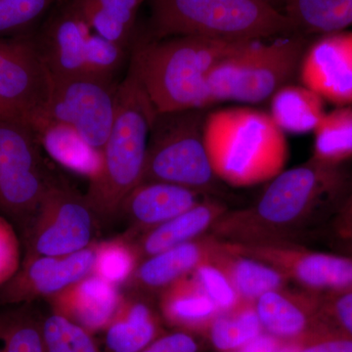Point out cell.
I'll return each instance as SVG.
<instances>
[{"label":"cell","mask_w":352,"mask_h":352,"mask_svg":"<svg viewBox=\"0 0 352 352\" xmlns=\"http://www.w3.org/2000/svg\"><path fill=\"white\" fill-rule=\"evenodd\" d=\"M351 177L344 164L311 159L268 182L256 203L227 210L208 234L233 244H296L330 208H337Z\"/></svg>","instance_id":"1"},{"label":"cell","mask_w":352,"mask_h":352,"mask_svg":"<svg viewBox=\"0 0 352 352\" xmlns=\"http://www.w3.org/2000/svg\"><path fill=\"white\" fill-rule=\"evenodd\" d=\"M249 43L199 36L145 41L134 48L129 66L157 113L207 109L208 74Z\"/></svg>","instance_id":"2"},{"label":"cell","mask_w":352,"mask_h":352,"mask_svg":"<svg viewBox=\"0 0 352 352\" xmlns=\"http://www.w3.org/2000/svg\"><path fill=\"white\" fill-rule=\"evenodd\" d=\"M205 142L215 175L232 187L270 182L285 170L289 146L270 113L252 107L208 112Z\"/></svg>","instance_id":"3"},{"label":"cell","mask_w":352,"mask_h":352,"mask_svg":"<svg viewBox=\"0 0 352 352\" xmlns=\"http://www.w3.org/2000/svg\"><path fill=\"white\" fill-rule=\"evenodd\" d=\"M156 109L133 69L118 88L117 111L103 149L102 168L90 179L85 199L97 220L120 214L122 201L142 182Z\"/></svg>","instance_id":"4"},{"label":"cell","mask_w":352,"mask_h":352,"mask_svg":"<svg viewBox=\"0 0 352 352\" xmlns=\"http://www.w3.org/2000/svg\"><path fill=\"white\" fill-rule=\"evenodd\" d=\"M151 38L199 36L252 43L296 34L276 7L259 0H149Z\"/></svg>","instance_id":"5"},{"label":"cell","mask_w":352,"mask_h":352,"mask_svg":"<svg viewBox=\"0 0 352 352\" xmlns=\"http://www.w3.org/2000/svg\"><path fill=\"white\" fill-rule=\"evenodd\" d=\"M307 36L254 41L215 65L208 76L210 105L219 102L259 104L293 83L308 46Z\"/></svg>","instance_id":"6"},{"label":"cell","mask_w":352,"mask_h":352,"mask_svg":"<svg viewBox=\"0 0 352 352\" xmlns=\"http://www.w3.org/2000/svg\"><path fill=\"white\" fill-rule=\"evenodd\" d=\"M206 108L157 113L141 182H166L205 195L219 194L220 180L205 142Z\"/></svg>","instance_id":"7"},{"label":"cell","mask_w":352,"mask_h":352,"mask_svg":"<svg viewBox=\"0 0 352 352\" xmlns=\"http://www.w3.org/2000/svg\"><path fill=\"white\" fill-rule=\"evenodd\" d=\"M41 147L29 122L0 115V210L24 229L55 182L44 164Z\"/></svg>","instance_id":"8"},{"label":"cell","mask_w":352,"mask_h":352,"mask_svg":"<svg viewBox=\"0 0 352 352\" xmlns=\"http://www.w3.org/2000/svg\"><path fill=\"white\" fill-rule=\"evenodd\" d=\"M97 219L85 195L55 182L25 228V256H61L91 244Z\"/></svg>","instance_id":"9"},{"label":"cell","mask_w":352,"mask_h":352,"mask_svg":"<svg viewBox=\"0 0 352 352\" xmlns=\"http://www.w3.org/2000/svg\"><path fill=\"white\" fill-rule=\"evenodd\" d=\"M118 88L119 83L113 80L87 73L53 82L43 124L68 126L90 147L102 152L115 120Z\"/></svg>","instance_id":"10"},{"label":"cell","mask_w":352,"mask_h":352,"mask_svg":"<svg viewBox=\"0 0 352 352\" xmlns=\"http://www.w3.org/2000/svg\"><path fill=\"white\" fill-rule=\"evenodd\" d=\"M52 89L34 39L0 38V115L24 120L36 131L45 120Z\"/></svg>","instance_id":"11"},{"label":"cell","mask_w":352,"mask_h":352,"mask_svg":"<svg viewBox=\"0 0 352 352\" xmlns=\"http://www.w3.org/2000/svg\"><path fill=\"white\" fill-rule=\"evenodd\" d=\"M227 244L233 251L270 264L289 282L307 291L325 294L352 289L351 256L311 251L296 244Z\"/></svg>","instance_id":"12"},{"label":"cell","mask_w":352,"mask_h":352,"mask_svg":"<svg viewBox=\"0 0 352 352\" xmlns=\"http://www.w3.org/2000/svg\"><path fill=\"white\" fill-rule=\"evenodd\" d=\"M96 242L61 256H25L12 279L0 287V305H21L59 293L92 274Z\"/></svg>","instance_id":"13"},{"label":"cell","mask_w":352,"mask_h":352,"mask_svg":"<svg viewBox=\"0 0 352 352\" xmlns=\"http://www.w3.org/2000/svg\"><path fill=\"white\" fill-rule=\"evenodd\" d=\"M302 85L323 100L352 104V32L323 34L308 44L298 69Z\"/></svg>","instance_id":"14"},{"label":"cell","mask_w":352,"mask_h":352,"mask_svg":"<svg viewBox=\"0 0 352 352\" xmlns=\"http://www.w3.org/2000/svg\"><path fill=\"white\" fill-rule=\"evenodd\" d=\"M91 29L72 1L50 16L36 41L53 82L85 73V47Z\"/></svg>","instance_id":"15"},{"label":"cell","mask_w":352,"mask_h":352,"mask_svg":"<svg viewBox=\"0 0 352 352\" xmlns=\"http://www.w3.org/2000/svg\"><path fill=\"white\" fill-rule=\"evenodd\" d=\"M263 332L281 342L298 340L321 325L320 294L285 288L267 292L254 302Z\"/></svg>","instance_id":"16"},{"label":"cell","mask_w":352,"mask_h":352,"mask_svg":"<svg viewBox=\"0 0 352 352\" xmlns=\"http://www.w3.org/2000/svg\"><path fill=\"white\" fill-rule=\"evenodd\" d=\"M220 241L212 234L176 245L141 261L127 282L131 292L159 295L180 278L191 274L201 264L212 261Z\"/></svg>","instance_id":"17"},{"label":"cell","mask_w":352,"mask_h":352,"mask_svg":"<svg viewBox=\"0 0 352 352\" xmlns=\"http://www.w3.org/2000/svg\"><path fill=\"white\" fill-rule=\"evenodd\" d=\"M122 296L118 287L90 274L47 298L53 314L61 315L94 335L105 330Z\"/></svg>","instance_id":"18"},{"label":"cell","mask_w":352,"mask_h":352,"mask_svg":"<svg viewBox=\"0 0 352 352\" xmlns=\"http://www.w3.org/2000/svg\"><path fill=\"white\" fill-rule=\"evenodd\" d=\"M208 195L166 182H141L122 201L120 212L132 230L143 234L194 207Z\"/></svg>","instance_id":"19"},{"label":"cell","mask_w":352,"mask_h":352,"mask_svg":"<svg viewBox=\"0 0 352 352\" xmlns=\"http://www.w3.org/2000/svg\"><path fill=\"white\" fill-rule=\"evenodd\" d=\"M149 296L131 292L122 302L105 332L109 352H140L164 333L159 309Z\"/></svg>","instance_id":"20"},{"label":"cell","mask_w":352,"mask_h":352,"mask_svg":"<svg viewBox=\"0 0 352 352\" xmlns=\"http://www.w3.org/2000/svg\"><path fill=\"white\" fill-rule=\"evenodd\" d=\"M228 208L215 199H204L186 212L141 234L135 240L141 261L210 232Z\"/></svg>","instance_id":"21"},{"label":"cell","mask_w":352,"mask_h":352,"mask_svg":"<svg viewBox=\"0 0 352 352\" xmlns=\"http://www.w3.org/2000/svg\"><path fill=\"white\" fill-rule=\"evenodd\" d=\"M162 319L176 330L205 335L219 309L191 274L159 294Z\"/></svg>","instance_id":"22"},{"label":"cell","mask_w":352,"mask_h":352,"mask_svg":"<svg viewBox=\"0 0 352 352\" xmlns=\"http://www.w3.org/2000/svg\"><path fill=\"white\" fill-rule=\"evenodd\" d=\"M212 263L229 278L241 300L248 302H256L267 292L285 288L289 283L276 268L233 251L223 241H220Z\"/></svg>","instance_id":"23"},{"label":"cell","mask_w":352,"mask_h":352,"mask_svg":"<svg viewBox=\"0 0 352 352\" xmlns=\"http://www.w3.org/2000/svg\"><path fill=\"white\" fill-rule=\"evenodd\" d=\"M296 34L323 36L352 27V0H282Z\"/></svg>","instance_id":"24"},{"label":"cell","mask_w":352,"mask_h":352,"mask_svg":"<svg viewBox=\"0 0 352 352\" xmlns=\"http://www.w3.org/2000/svg\"><path fill=\"white\" fill-rule=\"evenodd\" d=\"M270 116L286 133L314 131L325 115L321 96L302 85L289 83L270 99Z\"/></svg>","instance_id":"25"},{"label":"cell","mask_w":352,"mask_h":352,"mask_svg":"<svg viewBox=\"0 0 352 352\" xmlns=\"http://www.w3.org/2000/svg\"><path fill=\"white\" fill-rule=\"evenodd\" d=\"M39 142L50 156L65 168L92 179L102 168V152L90 147L73 129L45 124L36 131Z\"/></svg>","instance_id":"26"},{"label":"cell","mask_w":352,"mask_h":352,"mask_svg":"<svg viewBox=\"0 0 352 352\" xmlns=\"http://www.w3.org/2000/svg\"><path fill=\"white\" fill-rule=\"evenodd\" d=\"M263 333L254 302L241 300L236 307L219 312L205 337L215 351H237Z\"/></svg>","instance_id":"27"},{"label":"cell","mask_w":352,"mask_h":352,"mask_svg":"<svg viewBox=\"0 0 352 352\" xmlns=\"http://www.w3.org/2000/svg\"><path fill=\"white\" fill-rule=\"evenodd\" d=\"M314 135V159L331 164H346L352 157V107L325 113Z\"/></svg>","instance_id":"28"},{"label":"cell","mask_w":352,"mask_h":352,"mask_svg":"<svg viewBox=\"0 0 352 352\" xmlns=\"http://www.w3.org/2000/svg\"><path fill=\"white\" fill-rule=\"evenodd\" d=\"M141 261L131 236L96 242L92 274L118 287L129 281Z\"/></svg>","instance_id":"29"},{"label":"cell","mask_w":352,"mask_h":352,"mask_svg":"<svg viewBox=\"0 0 352 352\" xmlns=\"http://www.w3.org/2000/svg\"><path fill=\"white\" fill-rule=\"evenodd\" d=\"M27 305L0 312V352H44L41 321Z\"/></svg>","instance_id":"30"},{"label":"cell","mask_w":352,"mask_h":352,"mask_svg":"<svg viewBox=\"0 0 352 352\" xmlns=\"http://www.w3.org/2000/svg\"><path fill=\"white\" fill-rule=\"evenodd\" d=\"M44 352H100L92 333L61 315L41 321Z\"/></svg>","instance_id":"31"},{"label":"cell","mask_w":352,"mask_h":352,"mask_svg":"<svg viewBox=\"0 0 352 352\" xmlns=\"http://www.w3.org/2000/svg\"><path fill=\"white\" fill-rule=\"evenodd\" d=\"M126 56V46L91 32L85 47V73L113 80V76L122 69Z\"/></svg>","instance_id":"32"},{"label":"cell","mask_w":352,"mask_h":352,"mask_svg":"<svg viewBox=\"0 0 352 352\" xmlns=\"http://www.w3.org/2000/svg\"><path fill=\"white\" fill-rule=\"evenodd\" d=\"M58 0H0V36L17 34L34 25Z\"/></svg>","instance_id":"33"},{"label":"cell","mask_w":352,"mask_h":352,"mask_svg":"<svg viewBox=\"0 0 352 352\" xmlns=\"http://www.w3.org/2000/svg\"><path fill=\"white\" fill-rule=\"evenodd\" d=\"M191 275L220 312L231 309L242 300L229 278L212 261L201 264Z\"/></svg>","instance_id":"34"},{"label":"cell","mask_w":352,"mask_h":352,"mask_svg":"<svg viewBox=\"0 0 352 352\" xmlns=\"http://www.w3.org/2000/svg\"><path fill=\"white\" fill-rule=\"evenodd\" d=\"M298 342V352H352V338L326 321Z\"/></svg>","instance_id":"35"},{"label":"cell","mask_w":352,"mask_h":352,"mask_svg":"<svg viewBox=\"0 0 352 352\" xmlns=\"http://www.w3.org/2000/svg\"><path fill=\"white\" fill-rule=\"evenodd\" d=\"M320 298L326 322L352 338V289L320 294Z\"/></svg>","instance_id":"36"},{"label":"cell","mask_w":352,"mask_h":352,"mask_svg":"<svg viewBox=\"0 0 352 352\" xmlns=\"http://www.w3.org/2000/svg\"><path fill=\"white\" fill-rule=\"evenodd\" d=\"M22 261L17 233L8 220L0 217V287L12 279Z\"/></svg>","instance_id":"37"},{"label":"cell","mask_w":352,"mask_h":352,"mask_svg":"<svg viewBox=\"0 0 352 352\" xmlns=\"http://www.w3.org/2000/svg\"><path fill=\"white\" fill-rule=\"evenodd\" d=\"M332 231L337 243L352 258V178L344 198L336 208Z\"/></svg>","instance_id":"38"},{"label":"cell","mask_w":352,"mask_h":352,"mask_svg":"<svg viewBox=\"0 0 352 352\" xmlns=\"http://www.w3.org/2000/svg\"><path fill=\"white\" fill-rule=\"evenodd\" d=\"M140 352H200V344L194 333L175 330L164 332Z\"/></svg>","instance_id":"39"},{"label":"cell","mask_w":352,"mask_h":352,"mask_svg":"<svg viewBox=\"0 0 352 352\" xmlns=\"http://www.w3.org/2000/svg\"><path fill=\"white\" fill-rule=\"evenodd\" d=\"M111 17L135 27L139 8L147 0H82Z\"/></svg>","instance_id":"40"},{"label":"cell","mask_w":352,"mask_h":352,"mask_svg":"<svg viewBox=\"0 0 352 352\" xmlns=\"http://www.w3.org/2000/svg\"><path fill=\"white\" fill-rule=\"evenodd\" d=\"M300 351V344L298 340H291V342H283L276 352H298Z\"/></svg>","instance_id":"41"},{"label":"cell","mask_w":352,"mask_h":352,"mask_svg":"<svg viewBox=\"0 0 352 352\" xmlns=\"http://www.w3.org/2000/svg\"><path fill=\"white\" fill-rule=\"evenodd\" d=\"M259 1H263L265 3L270 4V6L276 7L279 10L281 8L282 0H259Z\"/></svg>","instance_id":"42"},{"label":"cell","mask_w":352,"mask_h":352,"mask_svg":"<svg viewBox=\"0 0 352 352\" xmlns=\"http://www.w3.org/2000/svg\"><path fill=\"white\" fill-rule=\"evenodd\" d=\"M232 352H241L240 351H232Z\"/></svg>","instance_id":"43"}]
</instances>
